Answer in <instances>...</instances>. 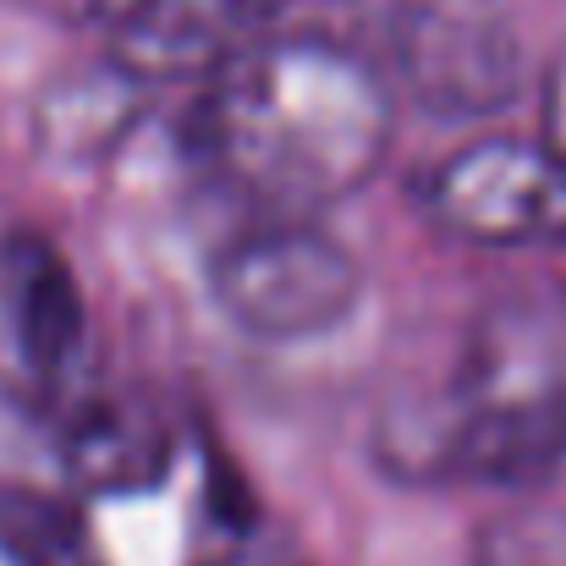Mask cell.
Wrapping results in <instances>:
<instances>
[{"label": "cell", "instance_id": "2", "mask_svg": "<svg viewBox=\"0 0 566 566\" xmlns=\"http://www.w3.org/2000/svg\"><path fill=\"white\" fill-rule=\"evenodd\" d=\"M440 462L495 484L566 462V303L512 297L479 319L440 412Z\"/></svg>", "mask_w": 566, "mask_h": 566}, {"label": "cell", "instance_id": "7", "mask_svg": "<svg viewBox=\"0 0 566 566\" xmlns=\"http://www.w3.org/2000/svg\"><path fill=\"white\" fill-rule=\"evenodd\" d=\"M0 314L28 369L61 379L66 364L83 353V297L66 259L44 237H11L0 253Z\"/></svg>", "mask_w": 566, "mask_h": 566}, {"label": "cell", "instance_id": "5", "mask_svg": "<svg viewBox=\"0 0 566 566\" xmlns=\"http://www.w3.org/2000/svg\"><path fill=\"white\" fill-rule=\"evenodd\" d=\"M396 66L418 105L490 116L523 83L517 22L501 0H407L396 17Z\"/></svg>", "mask_w": 566, "mask_h": 566}, {"label": "cell", "instance_id": "6", "mask_svg": "<svg viewBox=\"0 0 566 566\" xmlns=\"http://www.w3.org/2000/svg\"><path fill=\"white\" fill-rule=\"evenodd\" d=\"M259 0H94L111 61L133 77H192L226 66Z\"/></svg>", "mask_w": 566, "mask_h": 566}, {"label": "cell", "instance_id": "10", "mask_svg": "<svg viewBox=\"0 0 566 566\" xmlns=\"http://www.w3.org/2000/svg\"><path fill=\"white\" fill-rule=\"evenodd\" d=\"M545 144L566 160V61L545 77Z\"/></svg>", "mask_w": 566, "mask_h": 566}, {"label": "cell", "instance_id": "4", "mask_svg": "<svg viewBox=\"0 0 566 566\" xmlns=\"http://www.w3.org/2000/svg\"><path fill=\"white\" fill-rule=\"evenodd\" d=\"M429 214L479 248L566 242V160L545 138H479L434 171Z\"/></svg>", "mask_w": 566, "mask_h": 566}, {"label": "cell", "instance_id": "9", "mask_svg": "<svg viewBox=\"0 0 566 566\" xmlns=\"http://www.w3.org/2000/svg\"><path fill=\"white\" fill-rule=\"evenodd\" d=\"M77 473L94 484H138V473H155L166 446L160 429L127 412H99L88 423H77Z\"/></svg>", "mask_w": 566, "mask_h": 566}, {"label": "cell", "instance_id": "3", "mask_svg": "<svg viewBox=\"0 0 566 566\" xmlns=\"http://www.w3.org/2000/svg\"><path fill=\"white\" fill-rule=\"evenodd\" d=\"M364 297L353 253L297 214L259 226L214 259V303L259 342L331 336Z\"/></svg>", "mask_w": 566, "mask_h": 566}, {"label": "cell", "instance_id": "8", "mask_svg": "<svg viewBox=\"0 0 566 566\" xmlns=\"http://www.w3.org/2000/svg\"><path fill=\"white\" fill-rule=\"evenodd\" d=\"M0 556L11 566H105L77 512L22 484H0Z\"/></svg>", "mask_w": 566, "mask_h": 566}, {"label": "cell", "instance_id": "1", "mask_svg": "<svg viewBox=\"0 0 566 566\" xmlns=\"http://www.w3.org/2000/svg\"><path fill=\"white\" fill-rule=\"evenodd\" d=\"M390 88L331 39H259L209 72L198 144L214 171L264 209L308 214L379 171Z\"/></svg>", "mask_w": 566, "mask_h": 566}]
</instances>
